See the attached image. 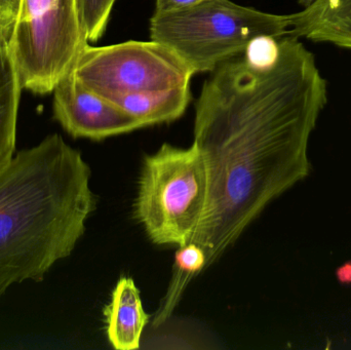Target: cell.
Returning a JSON list of instances; mask_svg holds the SVG:
<instances>
[{
    "instance_id": "obj_11",
    "label": "cell",
    "mask_w": 351,
    "mask_h": 350,
    "mask_svg": "<svg viewBox=\"0 0 351 350\" xmlns=\"http://www.w3.org/2000/svg\"><path fill=\"white\" fill-rule=\"evenodd\" d=\"M280 38L260 35L247 43L243 55L245 63L258 71L271 69L280 59Z\"/></svg>"
},
{
    "instance_id": "obj_14",
    "label": "cell",
    "mask_w": 351,
    "mask_h": 350,
    "mask_svg": "<svg viewBox=\"0 0 351 350\" xmlns=\"http://www.w3.org/2000/svg\"><path fill=\"white\" fill-rule=\"evenodd\" d=\"M16 16L0 6V49L8 47L14 32Z\"/></svg>"
},
{
    "instance_id": "obj_7",
    "label": "cell",
    "mask_w": 351,
    "mask_h": 350,
    "mask_svg": "<svg viewBox=\"0 0 351 350\" xmlns=\"http://www.w3.org/2000/svg\"><path fill=\"white\" fill-rule=\"evenodd\" d=\"M53 116L71 137L101 141L142 129L121 107L88 90L73 69L55 86Z\"/></svg>"
},
{
    "instance_id": "obj_4",
    "label": "cell",
    "mask_w": 351,
    "mask_h": 350,
    "mask_svg": "<svg viewBox=\"0 0 351 350\" xmlns=\"http://www.w3.org/2000/svg\"><path fill=\"white\" fill-rule=\"evenodd\" d=\"M206 199V164L193 144L183 149L166 143L144 158L134 214L154 244L179 248L189 244Z\"/></svg>"
},
{
    "instance_id": "obj_13",
    "label": "cell",
    "mask_w": 351,
    "mask_h": 350,
    "mask_svg": "<svg viewBox=\"0 0 351 350\" xmlns=\"http://www.w3.org/2000/svg\"><path fill=\"white\" fill-rule=\"evenodd\" d=\"M177 268L184 275H194L206 268V257L204 250L193 242L180 247L176 253Z\"/></svg>"
},
{
    "instance_id": "obj_9",
    "label": "cell",
    "mask_w": 351,
    "mask_h": 350,
    "mask_svg": "<svg viewBox=\"0 0 351 350\" xmlns=\"http://www.w3.org/2000/svg\"><path fill=\"white\" fill-rule=\"evenodd\" d=\"M190 100V88H182L128 95L114 104L146 127L177 121L185 113Z\"/></svg>"
},
{
    "instance_id": "obj_2",
    "label": "cell",
    "mask_w": 351,
    "mask_h": 350,
    "mask_svg": "<svg viewBox=\"0 0 351 350\" xmlns=\"http://www.w3.org/2000/svg\"><path fill=\"white\" fill-rule=\"evenodd\" d=\"M90 166L60 134L16 152L0 172V298L40 283L73 253L96 210Z\"/></svg>"
},
{
    "instance_id": "obj_6",
    "label": "cell",
    "mask_w": 351,
    "mask_h": 350,
    "mask_svg": "<svg viewBox=\"0 0 351 350\" xmlns=\"http://www.w3.org/2000/svg\"><path fill=\"white\" fill-rule=\"evenodd\" d=\"M73 71L88 90L113 104L128 95L190 88L195 75L174 49L154 40L88 45Z\"/></svg>"
},
{
    "instance_id": "obj_16",
    "label": "cell",
    "mask_w": 351,
    "mask_h": 350,
    "mask_svg": "<svg viewBox=\"0 0 351 350\" xmlns=\"http://www.w3.org/2000/svg\"><path fill=\"white\" fill-rule=\"evenodd\" d=\"M21 0H0V6L14 16H18Z\"/></svg>"
},
{
    "instance_id": "obj_1",
    "label": "cell",
    "mask_w": 351,
    "mask_h": 350,
    "mask_svg": "<svg viewBox=\"0 0 351 350\" xmlns=\"http://www.w3.org/2000/svg\"><path fill=\"white\" fill-rule=\"evenodd\" d=\"M280 47L266 71L250 67L243 53L223 62L196 101L193 145L206 164L208 199L190 242L204 250L206 267L311 173L309 139L328 82L298 37H282Z\"/></svg>"
},
{
    "instance_id": "obj_8",
    "label": "cell",
    "mask_w": 351,
    "mask_h": 350,
    "mask_svg": "<svg viewBox=\"0 0 351 350\" xmlns=\"http://www.w3.org/2000/svg\"><path fill=\"white\" fill-rule=\"evenodd\" d=\"M104 316L107 338L113 349H139L149 316L144 310L140 291L133 279L125 277L119 279L110 303L105 308Z\"/></svg>"
},
{
    "instance_id": "obj_17",
    "label": "cell",
    "mask_w": 351,
    "mask_h": 350,
    "mask_svg": "<svg viewBox=\"0 0 351 350\" xmlns=\"http://www.w3.org/2000/svg\"><path fill=\"white\" fill-rule=\"evenodd\" d=\"M315 0H298V3L300 5H302L303 8H307V6L311 5Z\"/></svg>"
},
{
    "instance_id": "obj_12",
    "label": "cell",
    "mask_w": 351,
    "mask_h": 350,
    "mask_svg": "<svg viewBox=\"0 0 351 350\" xmlns=\"http://www.w3.org/2000/svg\"><path fill=\"white\" fill-rule=\"evenodd\" d=\"M117 0H80L82 23L88 41H98L104 35Z\"/></svg>"
},
{
    "instance_id": "obj_15",
    "label": "cell",
    "mask_w": 351,
    "mask_h": 350,
    "mask_svg": "<svg viewBox=\"0 0 351 350\" xmlns=\"http://www.w3.org/2000/svg\"><path fill=\"white\" fill-rule=\"evenodd\" d=\"M202 0H156V12H170L193 5Z\"/></svg>"
},
{
    "instance_id": "obj_3",
    "label": "cell",
    "mask_w": 351,
    "mask_h": 350,
    "mask_svg": "<svg viewBox=\"0 0 351 350\" xmlns=\"http://www.w3.org/2000/svg\"><path fill=\"white\" fill-rule=\"evenodd\" d=\"M290 30L289 14H274L230 0H202L170 12H154L150 39L168 45L194 74L213 72L245 51L260 35L282 38Z\"/></svg>"
},
{
    "instance_id": "obj_10",
    "label": "cell",
    "mask_w": 351,
    "mask_h": 350,
    "mask_svg": "<svg viewBox=\"0 0 351 350\" xmlns=\"http://www.w3.org/2000/svg\"><path fill=\"white\" fill-rule=\"evenodd\" d=\"M20 78L8 47L0 49V172L16 155Z\"/></svg>"
},
{
    "instance_id": "obj_5",
    "label": "cell",
    "mask_w": 351,
    "mask_h": 350,
    "mask_svg": "<svg viewBox=\"0 0 351 350\" xmlns=\"http://www.w3.org/2000/svg\"><path fill=\"white\" fill-rule=\"evenodd\" d=\"M88 45L80 0H21L8 49L25 90L53 92Z\"/></svg>"
}]
</instances>
